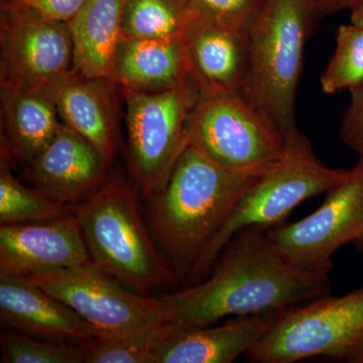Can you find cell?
Returning <instances> with one entry per match:
<instances>
[{"label": "cell", "instance_id": "obj_3", "mask_svg": "<svg viewBox=\"0 0 363 363\" xmlns=\"http://www.w3.org/2000/svg\"><path fill=\"white\" fill-rule=\"evenodd\" d=\"M91 262L143 295L174 289L179 279L157 250L135 191L123 179H106L74 208Z\"/></svg>", "mask_w": 363, "mask_h": 363}, {"label": "cell", "instance_id": "obj_21", "mask_svg": "<svg viewBox=\"0 0 363 363\" xmlns=\"http://www.w3.org/2000/svg\"><path fill=\"white\" fill-rule=\"evenodd\" d=\"M195 18L190 0H125L123 37L182 38Z\"/></svg>", "mask_w": 363, "mask_h": 363}, {"label": "cell", "instance_id": "obj_13", "mask_svg": "<svg viewBox=\"0 0 363 363\" xmlns=\"http://www.w3.org/2000/svg\"><path fill=\"white\" fill-rule=\"evenodd\" d=\"M190 78L203 99L241 94L248 64V33L195 18L184 33Z\"/></svg>", "mask_w": 363, "mask_h": 363}, {"label": "cell", "instance_id": "obj_20", "mask_svg": "<svg viewBox=\"0 0 363 363\" xmlns=\"http://www.w3.org/2000/svg\"><path fill=\"white\" fill-rule=\"evenodd\" d=\"M125 0H87L68 25L73 40V71L88 78L111 79L123 37Z\"/></svg>", "mask_w": 363, "mask_h": 363}, {"label": "cell", "instance_id": "obj_4", "mask_svg": "<svg viewBox=\"0 0 363 363\" xmlns=\"http://www.w3.org/2000/svg\"><path fill=\"white\" fill-rule=\"evenodd\" d=\"M350 169L329 168L296 124L285 135L283 156L245 191L225 223L196 262L186 286L206 278L217 257L236 234L252 227L271 228L306 200L341 183Z\"/></svg>", "mask_w": 363, "mask_h": 363}, {"label": "cell", "instance_id": "obj_31", "mask_svg": "<svg viewBox=\"0 0 363 363\" xmlns=\"http://www.w3.org/2000/svg\"><path fill=\"white\" fill-rule=\"evenodd\" d=\"M346 362L350 363H363V339L362 342L358 344L355 350L351 353L350 357L347 358Z\"/></svg>", "mask_w": 363, "mask_h": 363}, {"label": "cell", "instance_id": "obj_8", "mask_svg": "<svg viewBox=\"0 0 363 363\" xmlns=\"http://www.w3.org/2000/svg\"><path fill=\"white\" fill-rule=\"evenodd\" d=\"M189 140L222 168L245 175L266 173L285 150V135L241 94L201 98Z\"/></svg>", "mask_w": 363, "mask_h": 363}, {"label": "cell", "instance_id": "obj_33", "mask_svg": "<svg viewBox=\"0 0 363 363\" xmlns=\"http://www.w3.org/2000/svg\"><path fill=\"white\" fill-rule=\"evenodd\" d=\"M363 1V0H340V9H350L357 6L358 4Z\"/></svg>", "mask_w": 363, "mask_h": 363}, {"label": "cell", "instance_id": "obj_18", "mask_svg": "<svg viewBox=\"0 0 363 363\" xmlns=\"http://www.w3.org/2000/svg\"><path fill=\"white\" fill-rule=\"evenodd\" d=\"M190 78L184 37L172 39L121 37L112 80L123 89H168Z\"/></svg>", "mask_w": 363, "mask_h": 363}, {"label": "cell", "instance_id": "obj_24", "mask_svg": "<svg viewBox=\"0 0 363 363\" xmlns=\"http://www.w3.org/2000/svg\"><path fill=\"white\" fill-rule=\"evenodd\" d=\"M363 82V28L350 23L339 26L336 48L321 79L325 94L350 92Z\"/></svg>", "mask_w": 363, "mask_h": 363}, {"label": "cell", "instance_id": "obj_11", "mask_svg": "<svg viewBox=\"0 0 363 363\" xmlns=\"http://www.w3.org/2000/svg\"><path fill=\"white\" fill-rule=\"evenodd\" d=\"M68 23L4 9L1 83L49 91L73 71Z\"/></svg>", "mask_w": 363, "mask_h": 363}, {"label": "cell", "instance_id": "obj_16", "mask_svg": "<svg viewBox=\"0 0 363 363\" xmlns=\"http://www.w3.org/2000/svg\"><path fill=\"white\" fill-rule=\"evenodd\" d=\"M279 312L238 317L220 326L171 324L152 363H231L247 352L274 323Z\"/></svg>", "mask_w": 363, "mask_h": 363}, {"label": "cell", "instance_id": "obj_14", "mask_svg": "<svg viewBox=\"0 0 363 363\" xmlns=\"http://www.w3.org/2000/svg\"><path fill=\"white\" fill-rule=\"evenodd\" d=\"M2 324L28 336L72 344H87L97 332L63 302L23 276L0 272Z\"/></svg>", "mask_w": 363, "mask_h": 363}, {"label": "cell", "instance_id": "obj_17", "mask_svg": "<svg viewBox=\"0 0 363 363\" xmlns=\"http://www.w3.org/2000/svg\"><path fill=\"white\" fill-rule=\"evenodd\" d=\"M114 83L72 71L49 90L63 123L89 140L108 164L116 156L117 143Z\"/></svg>", "mask_w": 363, "mask_h": 363}, {"label": "cell", "instance_id": "obj_5", "mask_svg": "<svg viewBox=\"0 0 363 363\" xmlns=\"http://www.w3.org/2000/svg\"><path fill=\"white\" fill-rule=\"evenodd\" d=\"M311 16L301 0H266L248 33L250 64L241 95L284 135L296 124Z\"/></svg>", "mask_w": 363, "mask_h": 363}, {"label": "cell", "instance_id": "obj_12", "mask_svg": "<svg viewBox=\"0 0 363 363\" xmlns=\"http://www.w3.org/2000/svg\"><path fill=\"white\" fill-rule=\"evenodd\" d=\"M91 262L75 215L0 226V272L30 276Z\"/></svg>", "mask_w": 363, "mask_h": 363}, {"label": "cell", "instance_id": "obj_29", "mask_svg": "<svg viewBox=\"0 0 363 363\" xmlns=\"http://www.w3.org/2000/svg\"><path fill=\"white\" fill-rule=\"evenodd\" d=\"M340 11V0H320L318 13H332Z\"/></svg>", "mask_w": 363, "mask_h": 363}, {"label": "cell", "instance_id": "obj_6", "mask_svg": "<svg viewBox=\"0 0 363 363\" xmlns=\"http://www.w3.org/2000/svg\"><path fill=\"white\" fill-rule=\"evenodd\" d=\"M363 339V286L340 296H321L279 313L245 354L253 363H293L313 357L346 362Z\"/></svg>", "mask_w": 363, "mask_h": 363}, {"label": "cell", "instance_id": "obj_1", "mask_svg": "<svg viewBox=\"0 0 363 363\" xmlns=\"http://www.w3.org/2000/svg\"><path fill=\"white\" fill-rule=\"evenodd\" d=\"M330 289L329 274L295 266L274 250L267 228L252 227L227 243L206 278L161 300L169 323L199 327L283 311Z\"/></svg>", "mask_w": 363, "mask_h": 363}, {"label": "cell", "instance_id": "obj_22", "mask_svg": "<svg viewBox=\"0 0 363 363\" xmlns=\"http://www.w3.org/2000/svg\"><path fill=\"white\" fill-rule=\"evenodd\" d=\"M63 205L20 183L6 164L0 171V224L28 223L64 216Z\"/></svg>", "mask_w": 363, "mask_h": 363}, {"label": "cell", "instance_id": "obj_2", "mask_svg": "<svg viewBox=\"0 0 363 363\" xmlns=\"http://www.w3.org/2000/svg\"><path fill=\"white\" fill-rule=\"evenodd\" d=\"M259 177L222 168L189 142L168 180L152 197V228L179 281H187L205 248Z\"/></svg>", "mask_w": 363, "mask_h": 363}, {"label": "cell", "instance_id": "obj_7", "mask_svg": "<svg viewBox=\"0 0 363 363\" xmlns=\"http://www.w3.org/2000/svg\"><path fill=\"white\" fill-rule=\"evenodd\" d=\"M123 93L131 172L143 195L152 197L187 147L191 117L201 97L191 78L168 89Z\"/></svg>", "mask_w": 363, "mask_h": 363}, {"label": "cell", "instance_id": "obj_28", "mask_svg": "<svg viewBox=\"0 0 363 363\" xmlns=\"http://www.w3.org/2000/svg\"><path fill=\"white\" fill-rule=\"evenodd\" d=\"M350 93V104L341 123L340 138L363 160V82Z\"/></svg>", "mask_w": 363, "mask_h": 363}, {"label": "cell", "instance_id": "obj_15", "mask_svg": "<svg viewBox=\"0 0 363 363\" xmlns=\"http://www.w3.org/2000/svg\"><path fill=\"white\" fill-rule=\"evenodd\" d=\"M30 164L38 189L61 205L99 187L108 167L99 150L65 123Z\"/></svg>", "mask_w": 363, "mask_h": 363}, {"label": "cell", "instance_id": "obj_30", "mask_svg": "<svg viewBox=\"0 0 363 363\" xmlns=\"http://www.w3.org/2000/svg\"><path fill=\"white\" fill-rule=\"evenodd\" d=\"M350 16V23L363 28V1L353 7Z\"/></svg>", "mask_w": 363, "mask_h": 363}, {"label": "cell", "instance_id": "obj_27", "mask_svg": "<svg viewBox=\"0 0 363 363\" xmlns=\"http://www.w3.org/2000/svg\"><path fill=\"white\" fill-rule=\"evenodd\" d=\"M87 0H7L4 9L43 20L69 23Z\"/></svg>", "mask_w": 363, "mask_h": 363}, {"label": "cell", "instance_id": "obj_32", "mask_svg": "<svg viewBox=\"0 0 363 363\" xmlns=\"http://www.w3.org/2000/svg\"><path fill=\"white\" fill-rule=\"evenodd\" d=\"M305 6L311 11L312 13H318V9H319L320 0H301Z\"/></svg>", "mask_w": 363, "mask_h": 363}, {"label": "cell", "instance_id": "obj_26", "mask_svg": "<svg viewBox=\"0 0 363 363\" xmlns=\"http://www.w3.org/2000/svg\"><path fill=\"white\" fill-rule=\"evenodd\" d=\"M196 16L248 33L266 0H190Z\"/></svg>", "mask_w": 363, "mask_h": 363}, {"label": "cell", "instance_id": "obj_25", "mask_svg": "<svg viewBox=\"0 0 363 363\" xmlns=\"http://www.w3.org/2000/svg\"><path fill=\"white\" fill-rule=\"evenodd\" d=\"M86 344L44 340L13 332L1 333V362L86 363Z\"/></svg>", "mask_w": 363, "mask_h": 363}, {"label": "cell", "instance_id": "obj_23", "mask_svg": "<svg viewBox=\"0 0 363 363\" xmlns=\"http://www.w3.org/2000/svg\"><path fill=\"white\" fill-rule=\"evenodd\" d=\"M171 328V323L154 325L86 344V363H152V355Z\"/></svg>", "mask_w": 363, "mask_h": 363}, {"label": "cell", "instance_id": "obj_19", "mask_svg": "<svg viewBox=\"0 0 363 363\" xmlns=\"http://www.w3.org/2000/svg\"><path fill=\"white\" fill-rule=\"evenodd\" d=\"M2 117L9 150L30 164L52 142L63 121L49 91L1 83Z\"/></svg>", "mask_w": 363, "mask_h": 363}, {"label": "cell", "instance_id": "obj_9", "mask_svg": "<svg viewBox=\"0 0 363 363\" xmlns=\"http://www.w3.org/2000/svg\"><path fill=\"white\" fill-rule=\"evenodd\" d=\"M26 278L77 313L95 329L98 338L169 323L161 298L130 292L93 262Z\"/></svg>", "mask_w": 363, "mask_h": 363}, {"label": "cell", "instance_id": "obj_10", "mask_svg": "<svg viewBox=\"0 0 363 363\" xmlns=\"http://www.w3.org/2000/svg\"><path fill=\"white\" fill-rule=\"evenodd\" d=\"M316 211L285 225L267 228L272 247L302 269L329 274L334 253L352 241L363 242V160Z\"/></svg>", "mask_w": 363, "mask_h": 363}]
</instances>
